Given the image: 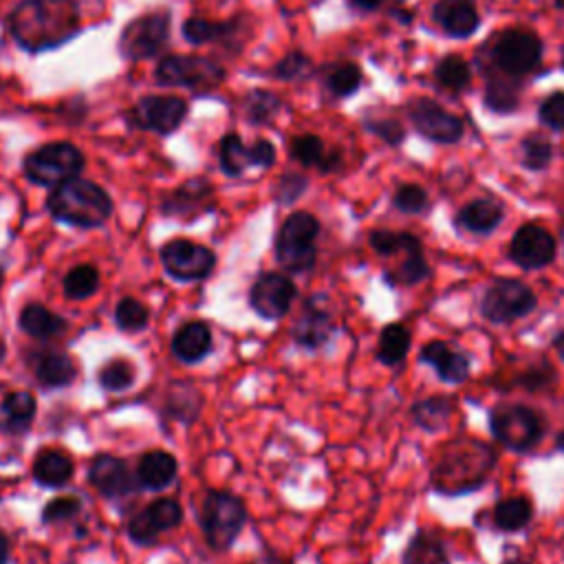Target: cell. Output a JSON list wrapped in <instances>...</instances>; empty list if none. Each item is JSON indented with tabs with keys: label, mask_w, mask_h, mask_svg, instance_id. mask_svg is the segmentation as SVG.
Returning a JSON list of instances; mask_svg holds the SVG:
<instances>
[{
	"label": "cell",
	"mask_w": 564,
	"mask_h": 564,
	"mask_svg": "<svg viewBox=\"0 0 564 564\" xmlns=\"http://www.w3.org/2000/svg\"><path fill=\"white\" fill-rule=\"evenodd\" d=\"M200 403H203V399H200L198 390L185 381H174L167 388L165 412H167V416H172L181 423L194 421L200 412Z\"/></svg>",
	"instance_id": "38"
},
{
	"label": "cell",
	"mask_w": 564,
	"mask_h": 564,
	"mask_svg": "<svg viewBox=\"0 0 564 564\" xmlns=\"http://www.w3.org/2000/svg\"><path fill=\"white\" fill-rule=\"evenodd\" d=\"M487 427L491 438L513 454L533 452L546 434L542 414L535 408L518 401H502L489 408Z\"/></svg>",
	"instance_id": "4"
},
{
	"label": "cell",
	"mask_w": 564,
	"mask_h": 564,
	"mask_svg": "<svg viewBox=\"0 0 564 564\" xmlns=\"http://www.w3.org/2000/svg\"><path fill=\"white\" fill-rule=\"evenodd\" d=\"M33 480L46 489H59L70 482L75 474L73 460L59 449H42L33 460Z\"/></svg>",
	"instance_id": "34"
},
{
	"label": "cell",
	"mask_w": 564,
	"mask_h": 564,
	"mask_svg": "<svg viewBox=\"0 0 564 564\" xmlns=\"http://www.w3.org/2000/svg\"><path fill=\"white\" fill-rule=\"evenodd\" d=\"M555 447H557L560 452H564V430L557 434V438H555Z\"/></svg>",
	"instance_id": "60"
},
{
	"label": "cell",
	"mask_w": 564,
	"mask_h": 564,
	"mask_svg": "<svg viewBox=\"0 0 564 564\" xmlns=\"http://www.w3.org/2000/svg\"><path fill=\"white\" fill-rule=\"evenodd\" d=\"M368 245L377 256H383V258H390L397 253H408V251L423 247V242L416 234L394 231V229H383V227L372 229L368 234Z\"/></svg>",
	"instance_id": "39"
},
{
	"label": "cell",
	"mask_w": 564,
	"mask_h": 564,
	"mask_svg": "<svg viewBox=\"0 0 564 564\" xmlns=\"http://www.w3.org/2000/svg\"><path fill=\"white\" fill-rule=\"evenodd\" d=\"M170 37V13L154 11L139 15L119 37V51L126 59H148L156 55Z\"/></svg>",
	"instance_id": "13"
},
{
	"label": "cell",
	"mask_w": 564,
	"mask_h": 564,
	"mask_svg": "<svg viewBox=\"0 0 564 564\" xmlns=\"http://www.w3.org/2000/svg\"><path fill=\"white\" fill-rule=\"evenodd\" d=\"M405 112L414 130L432 143L452 145L458 143L465 134L463 119L430 97L410 99Z\"/></svg>",
	"instance_id": "11"
},
{
	"label": "cell",
	"mask_w": 564,
	"mask_h": 564,
	"mask_svg": "<svg viewBox=\"0 0 564 564\" xmlns=\"http://www.w3.org/2000/svg\"><path fill=\"white\" fill-rule=\"evenodd\" d=\"M218 161L227 176H240L249 167H271L275 150L267 139H258L247 148L238 134H225L218 145Z\"/></svg>",
	"instance_id": "20"
},
{
	"label": "cell",
	"mask_w": 564,
	"mask_h": 564,
	"mask_svg": "<svg viewBox=\"0 0 564 564\" xmlns=\"http://www.w3.org/2000/svg\"><path fill=\"white\" fill-rule=\"evenodd\" d=\"M229 26L231 24H216V22H209L203 18H189L183 24V37L192 44H205V42L223 37V33H227Z\"/></svg>",
	"instance_id": "49"
},
{
	"label": "cell",
	"mask_w": 564,
	"mask_h": 564,
	"mask_svg": "<svg viewBox=\"0 0 564 564\" xmlns=\"http://www.w3.org/2000/svg\"><path fill=\"white\" fill-rule=\"evenodd\" d=\"M557 379L560 377H557L555 366L549 359H538V361L524 366L522 370H518L513 377H509L507 388H518L529 394H540V392L553 390Z\"/></svg>",
	"instance_id": "37"
},
{
	"label": "cell",
	"mask_w": 564,
	"mask_h": 564,
	"mask_svg": "<svg viewBox=\"0 0 564 564\" xmlns=\"http://www.w3.org/2000/svg\"><path fill=\"white\" fill-rule=\"evenodd\" d=\"M247 524V507L227 489H207L198 507V527L209 549L227 551Z\"/></svg>",
	"instance_id": "5"
},
{
	"label": "cell",
	"mask_w": 564,
	"mask_h": 564,
	"mask_svg": "<svg viewBox=\"0 0 564 564\" xmlns=\"http://www.w3.org/2000/svg\"><path fill=\"white\" fill-rule=\"evenodd\" d=\"M223 68L212 59L196 55H170L156 66V82L163 86H185L192 90H207L220 84Z\"/></svg>",
	"instance_id": "15"
},
{
	"label": "cell",
	"mask_w": 564,
	"mask_h": 564,
	"mask_svg": "<svg viewBox=\"0 0 564 564\" xmlns=\"http://www.w3.org/2000/svg\"><path fill=\"white\" fill-rule=\"evenodd\" d=\"M97 289H99V269L88 262L75 264L73 269L66 271L62 280V291L68 300H88L97 293Z\"/></svg>",
	"instance_id": "41"
},
{
	"label": "cell",
	"mask_w": 564,
	"mask_h": 564,
	"mask_svg": "<svg viewBox=\"0 0 564 564\" xmlns=\"http://www.w3.org/2000/svg\"><path fill=\"white\" fill-rule=\"evenodd\" d=\"M0 564H9V538L0 529Z\"/></svg>",
	"instance_id": "57"
},
{
	"label": "cell",
	"mask_w": 564,
	"mask_h": 564,
	"mask_svg": "<svg viewBox=\"0 0 564 564\" xmlns=\"http://www.w3.org/2000/svg\"><path fill=\"white\" fill-rule=\"evenodd\" d=\"M366 128L388 145H399L405 137V128L397 119H368Z\"/></svg>",
	"instance_id": "53"
},
{
	"label": "cell",
	"mask_w": 564,
	"mask_h": 564,
	"mask_svg": "<svg viewBox=\"0 0 564 564\" xmlns=\"http://www.w3.org/2000/svg\"><path fill=\"white\" fill-rule=\"evenodd\" d=\"M401 564H452V555L436 531L419 527L401 553Z\"/></svg>",
	"instance_id": "30"
},
{
	"label": "cell",
	"mask_w": 564,
	"mask_h": 564,
	"mask_svg": "<svg viewBox=\"0 0 564 564\" xmlns=\"http://www.w3.org/2000/svg\"><path fill=\"white\" fill-rule=\"evenodd\" d=\"M161 264L170 278L178 282H200L212 275L216 269V253L198 242L187 238L167 240L161 251Z\"/></svg>",
	"instance_id": "10"
},
{
	"label": "cell",
	"mask_w": 564,
	"mask_h": 564,
	"mask_svg": "<svg viewBox=\"0 0 564 564\" xmlns=\"http://www.w3.org/2000/svg\"><path fill=\"white\" fill-rule=\"evenodd\" d=\"M4 357H7V346H4V341H2V337H0V364L4 361Z\"/></svg>",
	"instance_id": "61"
},
{
	"label": "cell",
	"mask_w": 564,
	"mask_h": 564,
	"mask_svg": "<svg viewBox=\"0 0 564 564\" xmlns=\"http://www.w3.org/2000/svg\"><path fill=\"white\" fill-rule=\"evenodd\" d=\"M306 185H308V181L304 176H300V174H284L278 181V185L273 189V196H275V200L280 205H289V203L297 200L304 194Z\"/></svg>",
	"instance_id": "52"
},
{
	"label": "cell",
	"mask_w": 564,
	"mask_h": 564,
	"mask_svg": "<svg viewBox=\"0 0 564 564\" xmlns=\"http://www.w3.org/2000/svg\"><path fill=\"white\" fill-rule=\"evenodd\" d=\"M562 68H564V55H562Z\"/></svg>",
	"instance_id": "63"
},
{
	"label": "cell",
	"mask_w": 564,
	"mask_h": 564,
	"mask_svg": "<svg viewBox=\"0 0 564 564\" xmlns=\"http://www.w3.org/2000/svg\"><path fill=\"white\" fill-rule=\"evenodd\" d=\"M33 377L40 388L44 390H59L68 388L77 377V366L73 357L64 350H40L31 359Z\"/></svg>",
	"instance_id": "26"
},
{
	"label": "cell",
	"mask_w": 564,
	"mask_h": 564,
	"mask_svg": "<svg viewBox=\"0 0 564 564\" xmlns=\"http://www.w3.org/2000/svg\"><path fill=\"white\" fill-rule=\"evenodd\" d=\"M491 62L509 77H522L538 68L542 40L527 29H507L491 44Z\"/></svg>",
	"instance_id": "9"
},
{
	"label": "cell",
	"mask_w": 564,
	"mask_h": 564,
	"mask_svg": "<svg viewBox=\"0 0 564 564\" xmlns=\"http://www.w3.org/2000/svg\"><path fill=\"white\" fill-rule=\"evenodd\" d=\"M112 319H115V326L123 333H141L150 322V311L141 300L126 295L117 302Z\"/></svg>",
	"instance_id": "45"
},
{
	"label": "cell",
	"mask_w": 564,
	"mask_h": 564,
	"mask_svg": "<svg viewBox=\"0 0 564 564\" xmlns=\"http://www.w3.org/2000/svg\"><path fill=\"white\" fill-rule=\"evenodd\" d=\"M538 308V293L522 280L509 275L491 278L478 297V313L494 326L513 324Z\"/></svg>",
	"instance_id": "6"
},
{
	"label": "cell",
	"mask_w": 564,
	"mask_h": 564,
	"mask_svg": "<svg viewBox=\"0 0 564 564\" xmlns=\"http://www.w3.org/2000/svg\"><path fill=\"white\" fill-rule=\"evenodd\" d=\"M22 167L31 183L55 187L84 170V154L73 143L55 141L26 154Z\"/></svg>",
	"instance_id": "8"
},
{
	"label": "cell",
	"mask_w": 564,
	"mask_h": 564,
	"mask_svg": "<svg viewBox=\"0 0 564 564\" xmlns=\"http://www.w3.org/2000/svg\"><path fill=\"white\" fill-rule=\"evenodd\" d=\"M551 346H553L555 355L560 357V361H564V328L557 330V333L551 337Z\"/></svg>",
	"instance_id": "56"
},
{
	"label": "cell",
	"mask_w": 564,
	"mask_h": 564,
	"mask_svg": "<svg viewBox=\"0 0 564 564\" xmlns=\"http://www.w3.org/2000/svg\"><path fill=\"white\" fill-rule=\"evenodd\" d=\"M308 68H311L308 57L295 51V53H289V55H286L278 66H275L273 75H275V77H280V79H297V77L306 75V70H308Z\"/></svg>",
	"instance_id": "54"
},
{
	"label": "cell",
	"mask_w": 564,
	"mask_h": 564,
	"mask_svg": "<svg viewBox=\"0 0 564 564\" xmlns=\"http://www.w3.org/2000/svg\"><path fill=\"white\" fill-rule=\"evenodd\" d=\"M538 119L542 126L555 132H564V90H555L540 101Z\"/></svg>",
	"instance_id": "50"
},
{
	"label": "cell",
	"mask_w": 564,
	"mask_h": 564,
	"mask_svg": "<svg viewBox=\"0 0 564 564\" xmlns=\"http://www.w3.org/2000/svg\"><path fill=\"white\" fill-rule=\"evenodd\" d=\"M361 68L352 62H337L324 68V84L335 97H350L361 86Z\"/></svg>",
	"instance_id": "43"
},
{
	"label": "cell",
	"mask_w": 564,
	"mask_h": 564,
	"mask_svg": "<svg viewBox=\"0 0 564 564\" xmlns=\"http://www.w3.org/2000/svg\"><path fill=\"white\" fill-rule=\"evenodd\" d=\"M178 474V460L174 454L165 452V449H150L145 452L134 469L137 482L141 489H150V491H161L167 485H172V480Z\"/></svg>",
	"instance_id": "28"
},
{
	"label": "cell",
	"mask_w": 564,
	"mask_h": 564,
	"mask_svg": "<svg viewBox=\"0 0 564 564\" xmlns=\"http://www.w3.org/2000/svg\"><path fill=\"white\" fill-rule=\"evenodd\" d=\"M438 449V460L430 471V487L449 498L482 489L498 463L496 449L471 436L452 438Z\"/></svg>",
	"instance_id": "1"
},
{
	"label": "cell",
	"mask_w": 564,
	"mask_h": 564,
	"mask_svg": "<svg viewBox=\"0 0 564 564\" xmlns=\"http://www.w3.org/2000/svg\"><path fill=\"white\" fill-rule=\"evenodd\" d=\"M214 335L207 322L203 319H189L181 324L170 341L172 357L178 359L181 364H198L212 352Z\"/></svg>",
	"instance_id": "24"
},
{
	"label": "cell",
	"mask_w": 564,
	"mask_h": 564,
	"mask_svg": "<svg viewBox=\"0 0 564 564\" xmlns=\"http://www.w3.org/2000/svg\"><path fill=\"white\" fill-rule=\"evenodd\" d=\"M295 282L284 275V273H275V271H262L249 286V308L267 319V322H278L282 319L289 311L291 304L295 300Z\"/></svg>",
	"instance_id": "14"
},
{
	"label": "cell",
	"mask_w": 564,
	"mask_h": 564,
	"mask_svg": "<svg viewBox=\"0 0 564 564\" xmlns=\"http://www.w3.org/2000/svg\"><path fill=\"white\" fill-rule=\"evenodd\" d=\"M335 330L337 326L330 308L324 304V295H311L291 328V337L300 348L317 350L333 339Z\"/></svg>",
	"instance_id": "18"
},
{
	"label": "cell",
	"mask_w": 564,
	"mask_h": 564,
	"mask_svg": "<svg viewBox=\"0 0 564 564\" xmlns=\"http://www.w3.org/2000/svg\"><path fill=\"white\" fill-rule=\"evenodd\" d=\"M555 236L538 223L520 225L507 245V258L522 271H540L549 267L555 260Z\"/></svg>",
	"instance_id": "12"
},
{
	"label": "cell",
	"mask_w": 564,
	"mask_h": 564,
	"mask_svg": "<svg viewBox=\"0 0 564 564\" xmlns=\"http://www.w3.org/2000/svg\"><path fill=\"white\" fill-rule=\"evenodd\" d=\"M432 18L445 35L456 40H467L482 22L474 0H436L432 7Z\"/></svg>",
	"instance_id": "22"
},
{
	"label": "cell",
	"mask_w": 564,
	"mask_h": 564,
	"mask_svg": "<svg viewBox=\"0 0 564 564\" xmlns=\"http://www.w3.org/2000/svg\"><path fill=\"white\" fill-rule=\"evenodd\" d=\"M458 403L452 394H430L410 405V421L425 434H436L447 427Z\"/></svg>",
	"instance_id": "27"
},
{
	"label": "cell",
	"mask_w": 564,
	"mask_h": 564,
	"mask_svg": "<svg viewBox=\"0 0 564 564\" xmlns=\"http://www.w3.org/2000/svg\"><path fill=\"white\" fill-rule=\"evenodd\" d=\"M97 383L106 392H126L128 388L134 386L137 379V368L130 359L126 357H112L104 361L97 370Z\"/></svg>",
	"instance_id": "40"
},
{
	"label": "cell",
	"mask_w": 564,
	"mask_h": 564,
	"mask_svg": "<svg viewBox=\"0 0 564 564\" xmlns=\"http://www.w3.org/2000/svg\"><path fill=\"white\" fill-rule=\"evenodd\" d=\"M187 115V104L174 95H148L137 101L130 112L134 126L154 130V132H172L181 126Z\"/></svg>",
	"instance_id": "19"
},
{
	"label": "cell",
	"mask_w": 564,
	"mask_h": 564,
	"mask_svg": "<svg viewBox=\"0 0 564 564\" xmlns=\"http://www.w3.org/2000/svg\"><path fill=\"white\" fill-rule=\"evenodd\" d=\"M214 205V189L203 178H192L165 196L161 212L176 218H194L209 212Z\"/></svg>",
	"instance_id": "23"
},
{
	"label": "cell",
	"mask_w": 564,
	"mask_h": 564,
	"mask_svg": "<svg viewBox=\"0 0 564 564\" xmlns=\"http://www.w3.org/2000/svg\"><path fill=\"white\" fill-rule=\"evenodd\" d=\"M419 361L430 366L438 381L447 386L465 383L471 377V357L452 348L445 339H430L419 350Z\"/></svg>",
	"instance_id": "21"
},
{
	"label": "cell",
	"mask_w": 564,
	"mask_h": 564,
	"mask_svg": "<svg viewBox=\"0 0 564 564\" xmlns=\"http://www.w3.org/2000/svg\"><path fill=\"white\" fill-rule=\"evenodd\" d=\"M278 106H280L278 97H273L271 93H264V90H256L247 99V117L251 123H262L275 115Z\"/></svg>",
	"instance_id": "51"
},
{
	"label": "cell",
	"mask_w": 564,
	"mask_h": 564,
	"mask_svg": "<svg viewBox=\"0 0 564 564\" xmlns=\"http://www.w3.org/2000/svg\"><path fill=\"white\" fill-rule=\"evenodd\" d=\"M82 513V498L79 496H57L48 500L40 513L42 524H57V522H68Z\"/></svg>",
	"instance_id": "47"
},
{
	"label": "cell",
	"mask_w": 564,
	"mask_h": 564,
	"mask_svg": "<svg viewBox=\"0 0 564 564\" xmlns=\"http://www.w3.org/2000/svg\"><path fill=\"white\" fill-rule=\"evenodd\" d=\"M434 79L447 90H465L471 82V66L458 53H447L434 64Z\"/></svg>",
	"instance_id": "42"
},
{
	"label": "cell",
	"mask_w": 564,
	"mask_h": 564,
	"mask_svg": "<svg viewBox=\"0 0 564 564\" xmlns=\"http://www.w3.org/2000/svg\"><path fill=\"white\" fill-rule=\"evenodd\" d=\"M77 26L79 18L73 0H24L9 18L13 40L29 53L59 46L73 37Z\"/></svg>",
	"instance_id": "2"
},
{
	"label": "cell",
	"mask_w": 564,
	"mask_h": 564,
	"mask_svg": "<svg viewBox=\"0 0 564 564\" xmlns=\"http://www.w3.org/2000/svg\"><path fill=\"white\" fill-rule=\"evenodd\" d=\"M505 220L502 203L494 198H474L454 214V227L471 236H489Z\"/></svg>",
	"instance_id": "25"
},
{
	"label": "cell",
	"mask_w": 564,
	"mask_h": 564,
	"mask_svg": "<svg viewBox=\"0 0 564 564\" xmlns=\"http://www.w3.org/2000/svg\"><path fill=\"white\" fill-rule=\"evenodd\" d=\"M183 522V509L174 498H156L137 513L126 524L128 540L137 546H150L161 533L176 529Z\"/></svg>",
	"instance_id": "16"
},
{
	"label": "cell",
	"mask_w": 564,
	"mask_h": 564,
	"mask_svg": "<svg viewBox=\"0 0 564 564\" xmlns=\"http://www.w3.org/2000/svg\"><path fill=\"white\" fill-rule=\"evenodd\" d=\"M412 348V330L403 322H388L377 337L375 359L386 368H399Z\"/></svg>",
	"instance_id": "33"
},
{
	"label": "cell",
	"mask_w": 564,
	"mask_h": 564,
	"mask_svg": "<svg viewBox=\"0 0 564 564\" xmlns=\"http://www.w3.org/2000/svg\"><path fill=\"white\" fill-rule=\"evenodd\" d=\"M392 207L408 216H421L430 209V196L416 183H401L392 194Z\"/></svg>",
	"instance_id": "46"
},
{
	"label": "cell",
	"mask_w": 564,
	"mask_h": 564,
	"mask_svg": "<svg viewBox=\"0 0 564 564\" xmlns=\"http://www.w3.org/2000/svg\"><path fill=\"white\" fill-rule=\"evenodd\" d=\"M88 485L108 500H121L137 489V476L128 463L115 454H97L88 465Z\"/></svg>",
	"instance_id": "17"
},
{
	"label": "cell",
	"mask_w": 564,
	"mask_h": 564,
	"mask_svg": "<svg viewBox=\"0 0 564 564\" xmlns=\"http://www.w3.org/2000/svg\"><path fill=\"white\" fill-rule=\"evenodd\" d=\"M500 564H531V562L524 560V557H520V555H505Z\"/></svg>",
	"instance_id": "58"
},
{
	"label": "cell",
	"mask_w": 564,
	"mask_h": 564,
	"mask_svg": "<svg viewBox=\"0 0 564 564\" xmlns=\"http://www.w3.org/2000/svg\"><path fill=\"white\" fill-rule=\"evenodd\" d=\"M405 258L397 264V269L383 271V282L390 289H414L432 278V267L425 258V249H414L403 253Z\"/></svg>",
	"instance_id": "35"
},
{
	"label": "cell",
	"mask_w": 564,
	"mask_h": 564,
	"mask_svg": "<svg viewBox=\"0 0 564 564\" xmlns=\"http://www.w3.org/2000/svg\"><path fill=\"white\" fill-rule=\"evenodd\" d=\"M37 401L29 390L7 392L0 401V430L7 434H24L33 425Z\"/></svg>",
	"instance_id": "32"
},
{
	"label": "cell",
	"mask_w": 564,
	"mask_h": 564,
	"mask_svg": "<svg viewBox=\"0 0 564 564\" xmlns=\"http://www.w3.org/2000/svg\"><path fill=\"white\" fill-rule=\"evenodd\" d=\"M355 9H359V11H375V9H379L386 0H348Z\"/></svg>",
	"instance_id": "55"
},
{
	"label": "cell",
	"mask_w": 564,
	"mask_h": 564,
	"mask_svg": "<svg viewBox=\"0 0 564 564\" xmlns=\"http://www.w3.org/2000/svg\"><path fill=\"white\" fill-rule=\"evenodd\" d=\"M553 161V143L544 134H527L520 141V163L529 172H544Z\"/></svg>",
	"instance_id": "44"
},
{
	"label": "cell",
	"mask_w": 564,
	"mask_h": 564,
	"mask_svg": "<svg viewBox=\"0 0 564 564\" xmlns=\"http://www.w3.org/2000/svg\"><path fill=\"white\" fill-rule=\"evenodd\" d=\"M319 220L308 212H293L286 216L275 236V260L291 273L302 275L313 271L317 262V240Z\"/></svg>",
	"instance_id": "7"
},
{
	"label": "cell",
	"mask_w": 564,
	"mask_h": 564,
	"mask_svg": "<svg viewBox=\"0 0 564 564\" xmlns=\"http://www.w3.org/2000/svg\"><path fill=\"white\" fill-rule=\"evenodd\" d=\"M535 516L533 500L527 496H505L500 498L491 511H489V524L491 529L500 533H518L531 524Z\"/></svg>",
	"instance_id": "29"
},
{
	"label": "cell",
	"mask_w": 564,
	"mask_h": 564,
	"mask_svg": "<svg viewBox=\"0 0 564 564\" xmlns=\"http://www.w3.org/2000/svg\"><path fill=\"white\" fill-rule=\"evenodd\" d=\"M289 154L302 165L319 167L322 172H333L339 165V152H328L319 137L315 134H300L293 137L289 143Z\"/></svg>",
	"instance_id": "36"
},
{
	"label": "cell",
	"mask_w": 564,
	"mask_h": 564,
	"mask_svg": "<svg viewBox=\"0 0 564 564\" xmlns=\"http://www.w3.org/2000/svg\"><path fill=\"white\" fill-rule=\"evenodd\" d=\"M48 214L77 229L101 227L112 214V200L104 187L82 176H73L53 187L46 198Z\"/></svg>",
	"instance_id": "3"
},
{
	"label": "cell",
	"mask_w": 564,
	"mask_h": 564,
	"mask_svg": "<svg viewBox=\"0 0 564 564\" xmlns=\"http://www.w3.org/2000/svg\"><path fill=\"white\" fill-rule=\"evenodd\" d=\"M18 326L22 333H26L31 339L35 341H48L53 337H59L68 322L53 313L48 306L40 304V302H29L20 308V315H18Z\"/></svg>",
	"instance_id": "31"
},
{
	"label": "cell",
	"mask_w": 564,
	"mask_h": 564,
	"mask_svg": "<svg viewBox=\"0 0 564 564\" xmlns=\"http://www.w3.org/2000/svg\"><path fill=\"white\" fill-rule=\"evenodd\" d=\"M2 282H4V269L0 267V286H2Z\"/></svg>",
	"instance_id": "62"
},
{
	"label": "cell",
	"mask_w": 564,
	"mask_h": 564,
	"mask_svg": "<svg viewBox=\"0 0 564 564\" xmlns=\"http://www.w3.org/2000/svg\"><path fill=\"white\" fill-rule=\"evenodd\" d=\"M485 106L498 115L513 112L518 108V88L507 82H489L485 88Z\"/></svg>",
	"instance_id": "48"
},
{
	"label": "cell",
	"mask_w": 564,
	"mask_h": 564,
	"mask_svg": "<svg viewBox=\"0 0 564 564\" xmlns=\"http://www.w3.org/2000/svg\"><path fill=\"white\" fill-rule=\"evenodd\" d=\"M258 564H286V562H284V560H280L278 555H264Z\"/></svg>",
	"instance_id": "59"
}]
</instances>
